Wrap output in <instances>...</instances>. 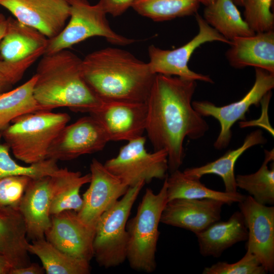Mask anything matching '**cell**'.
I'll return each mask as SVG.
<instances>
[{
    "mask_svg": "<svg viewBox=\"0 0 274 274\" xmlns=\"http://www.w3.org/2000/svg\"><path fill=\"white\" fill-rule=\"evenodd\" d=\"M13 266L4 256L0 255V274H10Z\"/></svg>",
    "mask_w": 274,
    "mask_h": 274,
    "instance_id": "37",
    "label": "cell"
},
{
    "mask_svg": "<svg viewBox=\"0 0 274 274\" xmlns=\"http://www.w3.org/2000/svg\"><path fill=\"white\" fill-rule=\"evenodd\" d=\"M142 136L122 146L118 155L108 159L105 167L129 187L144 181L164 179L168 170L167 153L164 150L148 152Z\"/></svg>",
    "mask_w": 274,
    "mask_h": 274,
    "instance_id": "9",
    "label": "cell"
},
{
    "mask_svg": "<svg viewBox=\"0 0 274 274\" xmlns=\"http://www.w3.org/2000/svg\"><path fill=\"white\" fill-rule=\"evenodd\" d=\"M201 0H136L131 8L154 21H164L197 13Z\"/></svg>",
    "mask_w": 274,
    "mask_h": 274,
    "instance_id": "29",
    "label": "cell"
},
{
    "mask_svg": "<svg viewBox=\"0 0 274 274\" xmlns=\"http://www.w3.org/2000/svg\"><path fill=\"white\" fill-rule=\"evenodd\" d=\"M31 179L25 176L0 178V210L8 207L18 208Z\"/></svg>",
    "mask_w": 274,
    "mask_h": 274,
    "instance_id": "34",
    "label": "cell"
},
{
    "mask_svg": "<svg viewBox=\"0 0 274 274\" xmlns=\"http://www.w3.org/2000/svg\"><path fill=\"white\" fill-rule=\"evenodd\" d=\"M81 70L88 87L102 102H146L156 75L148 63L112 47L87 55Z\"/></svg>",
    "mask_w": 274,
    "mask_h": 274,
    "instance_id": "2",
    "label": "cell"
},
{
    "mask_svg": "<svg viewBox=\"0 0 274 274\" xmlns=\"http://www.w3.org/2000/svg\"><path fill=\"white\" fill-rule=\"evenodd\" d=\"M195 18L198 26L197 34L185 45L174 50H164L154 45L148 47L151 72L154 74L177 76L183 79L213 83L208 75L198 74L191 70L188 63L194 51L207 42L218 41L230 44L216 30L211 26L197 13Z\"/></svg>",
    "mask_w": 274,
    "mask_h": 274,
    "instance_id": "10",
    "label": "cell"
},
{
    "mask_svg": "<svg viewBox=\"0 0 274 274\" xmlns=\"http://www.w3.org/2000/svg\"><path fill=\"white\" fill-rule=\"evenodd\" d=\"M65 169L53 176L31 179L18 209L23 218L27 237L32 241L45 238L51 223L50 207L54 195L61 188Z\"/></svg>",
    "mask_w": 274,
    "mask_h": 274,
    "instance_id": "12",
    "label": "cell"
},
{
    "mask_svg": "<svg viewBox=\"0 0 274 274\" xmlns=\"http://www.w3.org/2000/svg\"><path fill=\"white\" fill-rule=\"evenodd\" d=\"M23 218L18 208L0 210V255L6 257L14 268L30 264L28 242Z\"/></svg>",
    "mask_w": 274,
    "mask_h": 274,
    "instance_id": "21",
    "label": "cell"
},
{
    "mask_svg": "<svg viewBox=\"0 0 274 274\" xmlns=\"http://www.w3.org/2000/svg\"><path fill=\"white\" fill-rule=\"evenodd\" d=\"M272 3L273 0H243L244 20L255 33L273 30Z\"/></svg>",
    "mask_w": 274,
    "mask_h": 274,
    "instance_id": "32",
    "label": "cell"
},
{
    "mask_svg": "<svg viewBox=\"0 0 274 274\" xmlns=\"http://www.w3.org/2000/svg\"><path fill=\"white\" fill-rule=\"evenodd\" d=\"M145 184L141 181L129 187L121 199L104 213L97 221L93 241V257L100 266L114 267L126 260V224L132 206Z\"/></svg>",
    "mask_w": 274,
    "mask_h": 274,
    "instance_id": "6",
    "label": "cell"
},
{
    "mask_svg": "<svg viewBox=\"0 0 274 274\" xmlns=\"http://www.w3.org/2000/svg\"><path fill=\"white\" fill-rule=\"evenodd\" d=\"M90 170V185L83 195V205L77 215L85 223L95 227L102 214L125 194L129 187L96 159L92 160Z\"/></svg>",
    "mask_w": 274,
    "mask_h": 274,
    "instance_id": "16",
    "label": "cell"
},
{
    "mask_svg": "<svg viewBox=\"0 0 274 274\" xmlns=\"http://www.w3.org/2000/svg\"><path fill=\"white\" fill-rule=\"evenodd\" d=\"M70 119L65 113L39 111L16 118L0 132L15 157L31 164L47 159L50 145Z\"/></svg>",
    "mask_w": 274,
    "mask_h": 274,
    "instance_id": "4",
    "label": "cell"
},
{
    "mask_svg": "<svg viewBox=\"0 0 274 274\" xmlns=\"http://www.w3.org/2000/svg\"><path fill=\"white\" fill-rule=\"evenodd\" d=\"M166 189V177L158 193L147 188L135 215L127 221L126 260L133 269L150 273L156 268L158 227L167 202Z\"/></svg>",
    "mask_w": 274,
    "mask_h": 274,
    "instance_id": "5",
    "label": "cell"
},
{
    "mask_svg": "<svg viewBox=\"0 0 274 274\" xmlns=\"http://www.w3.org/2000/svg\"><path fill=\"white\" fill-rule=\"evenodd\" d=\"M264 161L255 173L235 176L236 186L246 190L257 202L262 204L274 203V150H264Z\"/></svg>",
    "mask_w": 274,
    "mask_h": 274,
    "instance_id": "28",
    "label": "cell"
},
{
    "mask_svg": "<svg viewBox=\"0 0 274 274\" xmlns=\"http://www.w3.org/2000/svg\"><path fill=\"white\" fill-rule=\"evenodd\" d=\"M266 139L262 131L256 130L250 132L238 148L227 151L223 156L215 160L198 166L188 168L183 171L187 176L200 179L204 175L214 174L220 176L225 186V191L229 193L237 192L234 174V166L238 158L248 149L254 146L263 144Z\"/></svg>",
    "mask_w": 274,
    "mask_h": 274,
    "instance_id": "23",
    "label": "cell"
},
{
    "mask_svg": "<svg viewBox=\"0 0 274 274\" xmlns=\"http://www.w3.org/2000/svg\"><path fill=\"white\" fill-rule=\"evenodd\" d=\"M196 86L195 81L156 74L146 102L145 131L154 151H166L170 174L183 162L185 138L199 139L209 128L192 105Z\"/></svg>",
    "mask_w": 274,
    "mask_h": 274,
    "instance_id": "1",
    "label": "cell"
},
{
    "mask_svg": "<svg viewBox=\"0 0 274 274\" xmlns=\"http://www.w3.org/2000/svg\"><path fill=\"white\" fill-rule=\"evenodd\" d=\"M224 204L213 199H174L167 202L160 222L196 234L220 221Z\"/></svg>",
    "mask_w": 274,
    "mask_h": 274,
    "instance_id": "19",
    "label": "cell"
},
{
    "mask_svg": "<svg viewBox=\"0 0 274 274\" xmlns=\"http://www.w3.org/2000/svg\"><path fill=\"white\" fill-rule=\"evenodd\" d=\"M248 229L240 211L234 212L226 221H217L195 234L202 256L219 257L233 245L247 241Z\"/></svg>",
    "mask_w": 274,
    "mask_h": 274,
    "instance_id": "22",
    "label": "cell"
},
{
    "mask_svg": "<svg viewBox=\"0 0 274 274\" xmlns=\"http://www.w3.org/2000/svg\"><path fill=\"white\" fill-rule=\"evenodd\" d=\"M109 142L98 122L91 115L84 116L60 131L50 146L47 159L72 160L100 151Z\"/></svg>",
    "mask_w": 274,
    "mask_h": 274,
    "instance_id": "13",
    "label": "cell"
},
{
    "mask_svg": "<svg viewBox=\"0 0 274 274\" xmlns=\"http://www.w3.org/2000/svg\"><path fill=\"white\" fill-rule=\"evenodd\" d=\"M0 132V178L13 176H25L31 179L56 175L60 169L57 161L52 159H46L42 161L23 166L19 164L11 157L10 149L6 143L1 142Z\"/></svg>",
    "mask_w": 274,
    "mask_h": 274,
    "instance_id": "30",
    "label": "cell"
},
{
    "mask_svg": "<svg viewBox=\"0 0 274 274\" xmlns=\"http://www.w3.org/2000/svg\"><path fill=\"white\" fill-rule=\"evenodd\" d=\"M255 80L248 92L239 100L223 106H217L207 100L192 102L193 108L202 117H212L220 123V131L214 144L221 150L229 145L232 137L231 128L238 120L245 121L251 106H258L264 96L274 87V74L255 67Z\"/></svg>",
    "mask_w": 274,
    "mask_h": 274,
    "instance_id": "11",
    "label": "cell"
},
{
    "mask_svg": "<svg viewBox=\"0 0 274 274\" xmlns=\"http://www.w3.org/2000/svg\"><path fill=\"white\" fill-rule=\"evenodd\" d=\"M82 60L67 49L42 56L35 74L33 95L43 110L67 107L89 114L101 105L102 101L82 77Z\"/></svg>",
    "mask_w": 274,
    "mask_h": 274,
    "instance_id": "3",
    "label": "cell"
},
{
    "mask_svg": "<svg viewBox=\"0 0 274 274\" xmlns=\"http://www.w3.org/2000/svg\"><path fill=\"white\" fill-rule=\"evenodd\" d=\"M267 272L257 258L247 250L244 256L232 263L220 261L205 267L203 274H265Z\"/></svg>",
    "mask_w": 274,
    "mask_h": 274,
    "instance_id": "33",
    "label": "cell"
},
{
    "mask_svg": "<svg viewBox=\"0 0 274 274\" xmlns=\"http://www.w3.org/2000/svg\"><path fill=\"white\" fill-rule=\"evenodd\" d=\"M248 229L246 249L254 254L267 272H274V207L246 196L238 203Z\"/></svg>",
    "mask_w": 274,
    "mask_h": 274,
    "instance_id": "14",
    "label": "cell"
},
{
    "mask_svg": "<svg viewBox=\"0 0 274 274\" xmlns=\"http://www.w3.org/2000/svg\"><path fill=\"white\" fill-rule=\"evenodd\" d=\"M70 8L68 23L56 37L48 39L44 54L67 49L89 38H105L109 43L125 46L135 40L115 32L107 19V13L97 3L91 5L87 0H66Z\"/></svg>",
    "mask_w": 274,
    "mask_h": 274,
    "instance_id": "7",
    "label": "cell"
},
{
    "mask_svg": "<svg viewBox=\"0 0 274 274\" xmlns=\"http://www.w3.org/2000/svg\"><path fill=\"white\" fill-rule=\"evenodd\" d=\"M10 85H11L9 83L5 77L0 72V94L5 92Z\"/></svg>",
    "mask_w": 274,
    "mask_h": 274,
    "instance_id": "39",
    "label": "cell"
},
{
    "mask_svg": "<svg viewBox=\"0 0 274 274\" xmlns=\"http://www.w3.org/2000/svg\"><path fill=\"white\" fill-rule=\"evenodd\" d=\"M7 21L6 32L0 42V72L12 85L44 55L48 39L15 18Z\"/></svg>",
    "mask_w": 274,
    "mask_h": 274,
    "instance_id": "8",
    "label": "cell"
},
{
    "mask_svg": "<svg viewBox=\"0 0 274 274\" xmlns=\"http://www.w3.org/2000/svg\"><path fill=\"white\" fill-rule=\"evenodd\" d=\"M136 0H99L98 4L104 11L114 17L123 14Z\"/></svg>",
    "mask_w": 274,
    "mask_h": 274,
    "instance_id": "35",
    "label": "cell"
},
{
    "mask_svg": "<svg viewBox=\"0 0 274 274\" xmlns=\"http://www.w3.org/2000/svg\"><path fill=\"white\" fill-rule=\"evenodd\" d=\"M89 114L100 125L109 142H128L143 136L145 131L146 102H102Z\"/></svg>",
    "mask_w": 274,
    "mask_h": 274,
    "instance_id": "15",
    "label": "cell"
},
{
    "mask_svg": "<svg viewBox=\"0 0 274 274\" xmlns=\"http://www.w3.org/2000/svg\"><path fill=\"white\" fill-rule=\"evenodd\" d=\"M44 272L43 267L32 263L25 267L13 268L10 274H42Z\"/></svg>",
    "mask_w": 274,
    "mask_h": 274,
    "instance_id": "36",
    "label": "cell"
},
{
    "mask_svg": "<svg viewBox=\"0 0 274 274\" xmlns=\"http://www.w3.org/2000/svg\"><path fill=\"white\" fill-rule=\"evenodd\" d=\"M7 23V19L2 14H0V42L6 33Z\"/></svg>",
    "mask_w": 274,
    "mask_h": 274,
    "instance_id": "38",
    "label": "cell"
},
{
    "mask_svg": "<svg viewBox=\"0 0 274 274\" xmlns=\"http://www.w3.org/2000/svg\"><path fill=\"white\" fill-rule=\"evenodd\" d=\"M20 22L41 32L48 39L58 35L70 17L66 0H0Z\"/></svg>",
    "mask_w": 274,
    "mask_h": 274,
    "instance_id": "17",
    "label": "cell"
},
{
    "mask_svg": "<svg viewBox=\"0 0 274 274\" xmlns=\"http://www.w3.org/2000/svg\"><path fill=\"white\" fill-rule=\"evenodd\" d=\"M203 18L230 41L237 37L255 33L243 18L232 0H215L206 6Z\"/></svg>",
    "mask_w": 274,
    "mask_h": 274,
    "instance_id": "25",
    "label": "cell"
},
{
    "mask_svg": "<svg viewBox=\"0 0 274 274\" xmlns=\"http://www.w3.org/2000/svg\"><path fill=\"white\" fill-rule=\"evenodd\" d=\"M167 201L177 198L213 199L231 205L239 202L245 197L238 192L229 193L210 189L200 179L190 178L179 169L166 176Z\"/></svg>",
    "mask_w": 274,
    "mask_h": 274,
    "instance_id": "24",
    "label": "cell"
},
{
    "mask_svg": "<svg viewBox=\"0 0 274 274\" xmlns=\"http://www.w3.org/2000/svg\"><path fill=\"white\" fill-rule=\"evenodd\" d=\"M95 227L82 221L71 210L51 215V223L45 238L54 246L72 256L89 262L93 258Z\"/></svg>",
    "mask_w": 274,
    "mask_h": 274,
    "instance_id": "18",
    "label": "cell"
},
{
    "mask_svg": "<svg viewBox=\"0 0 274 274\" xmlns=\"http://www.w3.org/2000/svg\"><path fill=\"white\" fill-rule=\"evenodd\" d=\"M226 53L229 64L235 68L254 66L274 74V31L256 32L230 41Z\"/></svg>",
    "mask_w": 274,
    "mask_h": 274,
    "instance_id": "20",
    "label": "cell"
},
{
    "mask_svg": "<svg viewBox=\"0 0 274 274\" xmlns=\"http://www.w3.org/2000/svg\"><path fill=\"white\" fill-rule=\"evenodd\" d=\"M27 249L29 253L39 258L47 274H88L90 272V262L65 253L45 237L32 241Z\"/></svg>",
    "mask_w": 274,
    "mask_h": 274,
    "instance_id": "26",
    "label": "cell"
},
{
    "mask_svg": "<svg viewBox=\"0 0 274 274\" xmlns=\"http://www.w3.org/2000/svg\"><path fill=\"white\" fill-rule=\"evenodd\" d=\"M236 5L243 6V0H232Z\"/></svg>",
    "mask_w": 274,
    "mask_h": 274,
    "instance_id": "41",
    "label": "cell"
},
{
    "mask_svg": "<svg viewBox=\"0 0 274 274\" xmlns=\"http://www.w3.org/2000/svg\"><path fill=\"white\" fill-rule=\"evenodd\" d=\"M36 80L35 74L21 85L0 94V131L19 116L44 111L34 97L33 87Z\"/></svg>",
    "mask_w": 274,
    "mask_h": 274,
    "instance_id": "27",
    "label": "cell"
},
{
    "mask_svg": "<svg viewBox=\"0 0 274 274\" xmlns=\"http://www.w3.org/2000/svg\"><path fill=\"white\" fill-rule=\"evenodd\" d=\"M215 0H201V4L206 6L212 4Z\"/></svg>",
    "mask_w": 274,
    "mask_h": 274,
    "instance_id": "40",
    "label": "cell"
},
{
    "mask_svg": "<svg viewBox=\"0 0 274 274\" xmlns=\"http://www.w3.org/2000/svg\"><path fill=\"white\" fill-rule=\"evenodd\" d=\"M90 179V173L84 175L81 174L55 195L50 207L51 216L67 210L78 212L83 205L80 189L89 183Z\"/></svg>",
    "mask_w": 274,
    "mask_h": 274,
    "instance_id": "31",
    "label": "cell"
}]
</instances>
